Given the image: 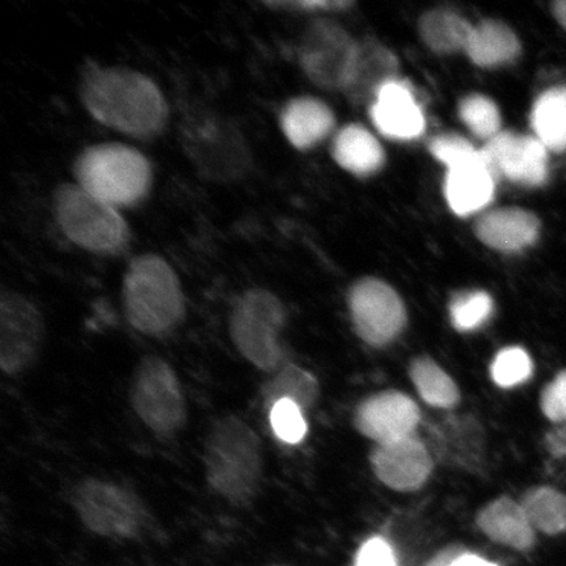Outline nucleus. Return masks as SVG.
I'll use <instances>...</instances> for the list:
<instances>
[{"instance_id":"nucleus-16","label":"nucleus","mask_w":566,"mask_h":566,"mask_svg":"<svg viewBox=\"0 0 566 566\" xmlns=\"http://www.w3.org/2000/svg\"><path fill=\"white\" fill-rule=\"evenodd\" d=\"M485 165L494 176L528 187H539L548 177V150L536 137L501 132L483 150Z\"/></svg>"},{"instance_id":"nucleus-14","label":"nucleus","mask_w":566,"mask_h":566,"mask_svg":"<svg viewBox=\"0 0 566 566\" xmlns=\"http://www.w3.org/2000/svg\"><path fill=\"white\" fill-rule=\"evenodd\" d=\"M369 460L380 483L402 493L422 490L436 467L427 443L417 434L375 446Z\"/></svg>"},{"instance_id":"nucleus-40","label":"nucleus","mask_w":566,"mask_h":566,"mask_svg":"<svg viewBox=\"0 0 566 566\" xmlns=\"http://www.w3.org/2000/svg\"><path fill=\"white\" fill-rule=\"evenodd\" d=\"M452 566H500L495 563L486 560V558L481 557L476 554H472V552H465L463 556H460L458 560Z\"/></svg>"},{"instance_id":"nucleus-33","label":"nucleus","mask_w":566,"mask_h":566,"mask_svg":"<svg viewBox=\"0 0 566 566\" xmlns=\"http://www.w3.org/2000/svg\"><path fill=\"white\" fill-rule=\"evenodd\" d=\"M269 420L275 437L287 444H298L308 433L304 410L290 400H280L271 408Z\"/></svg>"},{"instance_id":"nucleus-27","label":"nucleus","mask_w":566,"mask_h":566,"mask_svg":"<svg viewBox=\"0 0 566 566\" xmlns=\"http://www.w3.org/2000/svg\"><path fill=\"white\" fill-rule=\"evenodd\" d=\"M531 125L547 150H566V87L551 88L536 98Z\"/></svg>"},{"instance_id":"nucleus-20","label":"nucleus","mask_w":566,"mask_h":566,"mask_svg":"<svg viewBox=\"0 0 566 566\" xmlns=\"http://www.w3.org/2000/svg\"><path fill=\"white\" fill-rule=\"evenodd\" d=\"M398 60L377 41L358 42L356 60H354L345 91L353 102L365 103L373 96L377 97L381 87L396 81Z\"/></svg>"},{"instance_id":"nucleus-2","label":"nucleus","mask_w":566,"mask_h":566,"mask_svg":"<svg viewBox=\"0 0 566 566\" xmlns=\"http://www.w3.org/2000/svg\"><path fill=\"white\" fill-rule=\"evenodd\" d=\"M203 467L212 492L235 506L252 504L263 484V443L240 417H221L205 442Z\"/></svg>"},{"instance_id":"nucleus-31","label":"nucleus","mask_w":566,"mask_h":566,"mask_svg":"<svg viewBox=\"0 0 566 566\" xmlns=\"http://www.w3.org/2000/svg\"><path fill=\"white\" fill-rule=\"evenodd\" d=\"M534 363L530 354L520 346L501 349L491 365V377L501 388L525 385L533 377Z\"/></svg>"},{"instance_id":"nucleus-35","label":"nucleus","mask_w":566,"mask_h":566,"mask_svg":"<svg viewBox=\"0 0 566 566\" xmlns=\"http://www.w3.org/2000/svg\"><path fill=\"white\" fill-rule=\"evenodd\" d=\"M541 409L543 415L556 424L566 421V370L558 373L554 380L543 388Z\"/></svg>"},{"instance_id":"nucleus-6","label":"nucleus","mask_w":566,"mask_h":566,"mask_svg":"<svg viewBox=\"0 0 566 566\" xmlns=\"http://www.w3.org/2000/svg\"><path fill=\"white\" fill-rule=\"evenodd\" d=\"M53 214L63 235L81 250L101 256H119L129 250L132 230L122 212L76 182L54 189Z\"/></svg>"},{"instance_id":"nucleus-15","label":"nucleus","mask_w":566,"mask_h":566,"mask_svg":"<svg viewBox=\"0 0 566 566\" xmlns=\"http://www.w3.org/2000/svg\"><path fill=\"white\" fill-rule=\"evenodd\" d=\"M421 420L417 402L396 389L374 394L360 401L353 417L358 433L377 444L416 434Z\"/></svg>"},{"instance_id":"nucleus-17","label":"nucleus","mask_w":566,"mask_h":566,"mask_svg":"<svg viewBox=\"0 0 566 566\" xmlns=\"http://www.w3.org/2000/svg\"><path fill=\"white\" fill-rule=\"evenodd\" d=\"M371 118L380 133L389 138L413 139L424 130L420 106L399 81L387 83L378 92L371 106Z\"/></svg>"},{"instance_id":"nucleus-4","label":"nucleus","mask_w":566,"mask_h":566,"mask_svg":"<svg viewBox=\"0 0 566 566\" xmlns=\"http://www.w3.org/2000/svg\"><path fill=\"white\" fill-rule=\"evenodd\" d=\"M123 303L127 322L147 336L166 335L187 316L179 275L167 260L155 253L138 254L127 265Z\"/></svg>"},{"instance_id":"nucleus-21","label":"nucleus","mask_w":566,"mask_h":566,"mask_svg":"<svg viewBox=\"0 0 566 566\" xmlns=\"http://www.w3.org/2000/svg\"><path fill=\"white\" fill-rule=\"evenodd\" d=\"M494 176L483 155L475 160L449 168L444 193L452 211L460 217L484 209L494 196Z\"/></svg>"},{"instance_id":"nucleus-8","label":"nucleus","mask_w":566,"mask_h":566,"mask_svg":"<svg viewBox=\"0 0 566 566\" xmlns=\"http://www.w3.org/2000/svg\"><path fill=\"white\" fill-rule=\"evenodd\" d=\"M134 412L160 437L179 433L188 421V405L179 375L158 356L142 358L130 386Z\"/></svg>"},{"instance_id":"nucleus-23","label":"nucleus","mask_w":566,"mask_h":566,"mask_svg":"<svg viewBox=\"0 0 566 566\" xmlns=\"http://www.w3.org/2000/svg\"><path fill=\"white\" fill-rule=\"evenodd\" d=\"M465 52L478 66L495 67L514 61L521 54V42L512 28L485 20L473 27Z\"/></svg>"},{"instance_id":"nucleus-30","label":"nucleus","mask_w":566,"mask_h":566,"mask_svg":"<svg viewBox=\"0 0 566 566\" xmlns=\"http://www.w3.org/2000/svg\"><path fill=\"white\" fill-rule=\"evenodd\" d=\"M449 314L452 327L460 334H471L492 321L494 301L483 290H464L452 295Z\"/></svg>"},{"instance_id":"nucleus-24","label":"nucleus","mask_w":566,"mask_h":566,"mask_svg":"<svg viewBox=\"0 0 566 566\" xmlns=\"http://www.w3.org/2000/svg\"><path fill=\"white\" fill-rule=\"evenodd\" d=\"M334 158L348 171L365 176L384 166L385 153L369 130L359 125L345 127L334 142Z\"/></svg>"},{"instance_id":"nucleus-34","label":"nucleus","mask_w":566,"mask_h":566,"mask_svg":"<svg viewBox=\"0 0 566 566\" xmlns=\"http://www.w3.org/2000/svg\"><path fill=\"white\" fill-rule=\"evenodd\" d=\"M430 153L448 168L457 167L475 160L480 151L475 150L469 140L459 136H441L431 142Z\"/></svg>"},{"instance_id":"nucleus-19","label":"nucleus","mask_w":566,"mask_h":566,"mask_svg":"<svg viewBox=\"0 0 566 566\" xmlns=\"http://www.w3.org/2000/svg\"><path fill=\"white\" fill-rule=\"evenodd\" d=\"M475 232L481 242L493 250L518 252L536 243L541 221L525 209H497L479 219Z\"/></svg>"},{"instance_id":"nucleus-7","label":"nucleus","mask_w":566,"mask_h":566,"mask_svg":"<svg viewBox=\"0 0 566 566\" xmlns=\"http://www.w3.org/2000/svg\"><path fill=\"white\" fill-rule=\"evenodd\" d=\"M286 322V308L277 295L261 287L247 290L231 311V342L248 363L274 374L285 365L280 335Z\"/></svg>"},{"instance_id":"nucleus-39","label":"nucleus","mask_w":566,"mask_h":566,"mask_svg":"<svg viewBox=\"0 0 566 566\" xmlns=\"http://www.w3.org/2000/svg\"><path fill=\"white\" fill-rule=\"evenodd\" d=\"M465 552H469V549L463 546H459V544H452V546L438 551L437 554L431 557L427 564H424V566H452L460 556L465 554Z\"/></svg>"},{"instance_id":"nucleus-38","label":"nucleus","mask_w":566,"mask_h":566,"mask_svg":"<svg viewBox=\"0 0 566 566\" xmlns=\"http://www.w3.org/2000/svg\"><path fill=\"white\" fill-rule=\"evenodd\" d=\"M544 444L552 457L566 458V421L548 431Z\"/></svg>"},{"instance_id":"nucleus-3","label":"nucleus","mask_w":566,"mask_h":566,"mask_svg":"<svg viewBox=\"0 0 566 566\" xmlns=\"http://www.w3.org/2000/svg\"><path fill=\"white\" fill-rule=\"evenodd\" d=\"M182 153L201 179L212 184L242 182L251 174L253 154L240 127L212 109H193L179 127Z\"/></svg>"},{"instance_id":"nucleus-28","label":"nucleus","mask_w":566,"mask_h":566,"mask_svg":"<svg viewBox=\"0 0 566 566\" xmlns=\"http://www.w3.org/2000/svg\"><path fill=\"white\" fill-rule=\"evenodd\" d=\"M264 398L271 408L280 400H290L303 410H308L321 398V385L310 371L285 364L265 385Z\"/></svg>"},{"instance_id":"nucleus-29","label":"nucleus","mask_w":566,"mask_h":566,"mask_svg":"<svg viewBox=\"0 0 566 566\" xmlns=\"http://www.w3.org/2000/svg\"><path fill=\"white\" fill-rule=\"evenodd\" d=\"M520 504L531 526L554 536L566 533V495L552 486H534L522 495Z\"/></svg>"},{"instance_id":"nucleus-13","label":"nucleus","mask_w":566,"mask_h":566,"mask_svg":"<svg viewBox=\"0 0 566 566\" xmlns=\"http://www.w3.org/2000/svg\"><path fill=\"white\" fill-rule=\"evenodd\" d=\"M358 42L342 28L331 23H316L304 34L301 45V65L324 88H345L348 83Z\"/></svg>"},{"instance_id":"nucleus-5","label":"nucleus","mask_w":566,"mask_h":566,"mask_svg":"<svg viewBox=\"0 0 566 566\" xmlns=\"http://www.w3.org/2000/svg\"><path fill=\"white\" fill-rule=\"evenodd\" d=\"M73 171L77 186L118 210L145 202L154 182L150 160L137 148L117 142L84 148Z\"/></svg>"},{"instance_id":"nucleus-32","label":"nucleus","mask_w":566,"mask_h":566,"mask_svg":"<svg viewBox=\"0 0 566 566\" xmlns=\"http://www.w3.org/2000/svg\"><path fill=\"white\" fill-rule=\"evenodd\" d=\"M459 113L463 123L479 138L492 139L501 133V117L497 106L485 96L472 95L465 97L460 103Z\"/></svg>"},{"instance_id":"nucleus-22","label":"nucleus","mask_w":566,"mask_h":566,"mask_svg":"<svg viewBox=\"0 0 566 566\" xmlns=\"http://www.w3.org/2000/svg\"><path fill=\"white\" fill-rule=\"evenodd\" d=\"M334 115L327 105L311 97H298L286 104L281 115L282 132L290 144L307 150L334 129Z\"/></svg>"},{"instance_id":"nucleus-11","label":"nucleus","mask_w":566,"mask_h":566,"mask_svg":"<svg viewBox=\"0 0 566 566\" xmlns=\"http://www.w3.org/2000/svg\"><path fill=\"white\" fill-rule=\"evenodd\" d=\"M348 302L354 332L373 348L391 345L408 327L406 303L385 281H357L349 290Z\"/></svg>"},{"instance_id":"nucleus-25","label":"nucleus","mask_w":566,"mask_h":566,"mask_svg":"<svg viewBox=\"0 0 566 566\" xmlns=\"http://www.w3.org/2000/svg\"><path fill=\"white\" fill-rule=\"evenodd\" d=\"M408 374L417 394L430 407L454 409L462 400L457 381L429 356H419L410 360Z\"/></svg>"},{"instance_id":"nucleus-9","label":"nucleus","mask_w":566,"mask_h":566,"mask_svg":"<svg viewBox=\"0 0 566 566\" xmlns=\"http://www.w3.org/2000/svg\"><path fill=\"white\" fill-rule=\"evenodd\" d=\"M83 526L108 539H136L147 525V509L127 488L101 479L83 480L73 493Z\"/></svg>"},{"instance_id":"nucleus-37","label":"nucleus","mask_w":566,"mask_h":566,"mask_svg":"<svg viewBox=\"0 0 566 566\" xmlns=\"http://www.w3.org/2000/svg\"><path fill=\"white\" fill-rule=\"evenodd\" d=\"M271 7H286V9H295L300 11H317V10H342L352 6L349 0H314V2H271Z\"/></svg>"},{"instance_id":"nucleus-10","label":"nucleus","mask_w":566,"mask_h":566,"mask_svg":"<svg viewBox=\"0 0 566 566\" xmlns=\"http://www.w3.org/2000/svg\"><path fill=\"white\" fill-rule=\"evenodd\" d=\"M434 462L480 479L490 476V452L484 423L472 413H448L424 427Z\"/></svg>"},{"instance_id":"nucleus-18","label":"nucleus","mask_w":566,"mask_h":566,"mask_svg":"<svg viewBox=\"0 0 566 566\" xmlns=\"http://www.w3.org/2000/svg\"><path fill=\"white\" fill-rule=\"evenodd\" d=\"M476 525L488 539L520 552L533 549L536 531L527 518L520 502L501 495L481 507Z\"/></svg>"},{"instance_id":"nucleus-36","label":"nucleus","mask_w":566,"mask_h":566,"mask_svg":"<svg viewBox=\"0 0 566 566\" xmlns=\"http://www.w3.org/2000/svg\"><path fill=\"white\" fill-rule=\"evenodd\" d=\"M354 566H398L395 551L385 537L374 536L359 547Z\"/></svg>"},{"instance_id":"nucleus-1","label":"nucleus","mask_w":566,"mask_h":566,"mask_svg":"<svg viewBox=\"0 0 566 566\" xmlns=\"http://www.w3.org/2000/svg\"><path fill=\"white\" fill-rule=\"evenodd\" d=\"M77 92L95 122L124 136L151 140L167 129L166 96L150 76L137 70L87 63L80 75Z\"/></svg>"},{"instance_id":"nucleus-26","label":"nucleus","mask_w":566,"mask_h":566,"mask_svg":"<svg viewBox=\"0 0 566 566\" xmlns=\"http://www.w3.org/2000/svg\"><path fill=\"white\" fill-rule=\"evenodd\" d=\"M473 27L454 11L433 10L420 20V33L431 51L451 54L465 51Z\"/></svg>"},{"instance_id":"nucleus-41","label":"nucleus","mask_w":566,"mask_h":566,"mask_svg":"<svg viewBox=\"0 0 566 566\" xmlns=\"http://www.w3.org/2000/svg\"><path fill=\"white\" fill-rule=\"evenodd\" d=\"M552 13H554L557 23L566 30V0H557L552 4Z\"/></svg>"},{"instance_id":"nucleus-12","label":"nucleus","mask_w":566,"mask_h":566,"mask_svg":"<svg viewBox=\"0 0 566 566\" xmlns=\"http://www.w3.org/2000/svg\"><path fill=\"white\" fill-rule=\"evenodd\" d=\"M45 339V322L41 311L27 296L17 292L0 295V367L17 377L31 369Z\"/></svg>"}]
</instances>
